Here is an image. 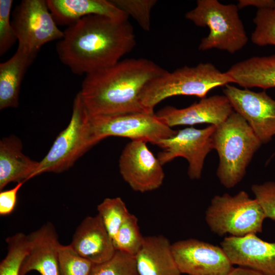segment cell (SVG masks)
Segmentation results:
<instances>
[{"label":"cell","instance_id":"1","mask_svg":"<svg viewBox=\"0 0 275 275\" xmlns=\"http://www.w3.org/2000/svg\"><path fill=\"white\" fill-rule=\"evenodd\" d=\"M136 43L128 20L90 15L68 26L56 50L73 73L86 75L116 64Z\"/></svg>","mask_w":275,"mask_h":275},{"label":"cell","instance_id":"2","mask_svg":"<svg viewBox=\"0 0 275 275\" xmlns=\"http://www.w3.org/2000/svg\"><path fill=\"white\" fill-rule=\"evenodd\" d=\"M166 71L147 59H126L86 75L79 92L90 115L146 112L140 95L149 82Z\"/></svg>","mask_w":275,"mask_h":275},{"label":"cell","instance_id":"3","mask_svg":"<svg viewBox=\"0 0 275 275\" xmlns=\"http://www.w3.org/2000/svg\"><path fill=\"white\" fill-rule=\"evenodd\" d=\"M212 141L219 158L217 177L224 187L232 188L244 177L262 143L246 121L234 111L216 126Z\"/></svg>","mask_w":275,"mask_h":275},{"label":"cell","instance_id":"4","mask_svg":"<svg viewBox=\"0 0 275 275\" xmlns=\"http://www.w3.org/2000/svg\"><path fill=\"white\" fill-rule=\"evenodd\" d=\"M231 82L226 72L210 63L185 66L172 72L166 70L149 82L140 95V102L146 111L154 113L155 106L167 98L185 95L204 98L213 89Z\"/></svg>","mask_w":275,"mask_h":275},{"label":"cell","instance_id":"5","mask_svg":"<svg viewBox=\"0 0 275 275\" xmlns=\"http://www.w3.org/2000/svg\"><path fill=\"white\" fill-rule=\"evenodd\" d=\"M234 4L224 5L217 0H198L185 18L200 27H207L209 33L201 39L198 49L225 50L234 53L242 49L249 39Z\"/></svg>","mask_w":275,"mask_h":275},{"label":"cell","instance_id":"6","mask_svg":"<svg viewBox=\"0 0 275 275\" xmlns=\"http://www.w3.org/2000/svg\"><path fill=\"white\" fill-rule=\"evenodd\" d=\"M266 218L257 200L244 190L234 196L216 195L205 212V220L210 230L222 236L243 237L262 231Z\"/></svg>","mask_w":275,"mask_h":275},{"label":"cell","instance_id":"7","mask_svg":"<svg viewBox=\"0 0 275 275\" xmlns=\"http://www.w3.org/2000/svg\"><path fill=\"white\" fill-rule=\"evenodd\" d=\"M93 146L89 114L78 92L73 101L68 126L59 134L48 153L39 161L33 177L44 173H60L68 170Z\"/></svg>","mask_w":275,"mask_h":275},{"label":"cell","instance_id":"8","mask_svg":"<svg viewBox=\"0 0 275 275\" xmlns=\"http://www.w3.org/2000/svg\"><path fill=\"white\" fill-rule=\"evenodd\" d=\"M93 144L111 136L141 140L152 144L173 136L177 130L164 124L154 113L147 112L92 116L89 114Z\"/></svg>","mask_w":275,"mask_h":275},{"label":"cell","instance_id":"9","mask_svg":"<svg viewBox=\"0 0 275 275\" xmlns=\"http://www.w3.org/2000/svg\"><path fill=\"white\" fill-rule=\"evenodd\" d=\"M12 18L18 48L35 58L44 44L64 37V31L58 28L46 1H21L14 10Z\"/></svg>","mask_w":275,"mask_h":275},{"label":"cell","instance_id":"10","mask_svg":"<svg viewBox=\"0 0 275 275\" xmlns=\"http://www.w3.org/2000/svg\"><path fill=\"white\" fill-rule=\"evenodd\" d=\"M215 128L213 125L202 129L187 127L178 131L172 137L160 140L155 145L162 150L157 157L163 166L177 157H183L188 163L189 178L200 179L205 159L213 149L212 135Z\"/></svg>","mask_w":275,"mask_h":275},{"label":"cell","instance_id":"11","mask_svg":"<svg viewBox=\"0 0 275 275\" xmlns=\"http://www.w3.org/2000/svg\"><path fill=\"white\" fill-rule=\"evenodd\" d=\"M144 140H131L123 149L119 160L120 174L132 190L145 193L162 184L163 165Z\"/></svg>","mask_w":275,"mask_h":275},{"label":"cell","instance_id":"12","mask_svg":"<svg viewBox=\"0 0 275 275\" xmlns=\"http://www.w3.org/2000/svg\"><path fill=\"white\" fill-rule=\"evenodd\" d=\"M234 111L248 123L262 144L275 135V99L265 91L255 92L227 84L223 89Z\"/></svg>","mask_w":275,"mask_h":275},{"label":"cell","instance_id":"13","mask_svg":"<svg viewBox=\"0 0 275 275\" xmlns=\"http://www.w3.org/2000/svg\"><path fill=\"white\" fill-rule=\"evenodd\" d=\"M172 250L181 273L228 275L234 268L222 248L196 239L176 241Z\"/></svg>","mask_w":275,"mask_h":275},{"label":"cell","instance_id":"14","mask_svg":"<svg viewBox=\"0 0 275 275\" xmlns=\"http://www.w3.org/2000/svg\"><path fill=\"white\" fill-rule=\"evenodd\" d=\"M233 111L225 95H214L202 98L199 102L185 108L167 106L155 114L160 121L171 128L201 123L217 126L226 121Z\"/></svg>","mask_w":275,"mask_h":275},{"label":"cell","instance_id":"15","mask_svg":"<svg viewBox=\"0 0 275 275\" xmlns=\"http://www.w3.org/2000/svg\"><path fill=\"white\" fill-rule=\"evenodd\" d=\"M221 245L233 265L265 275H275V242L265 241L256 234H250L226 237Z\"/></svg>","mask_w":275,"mask_h":275},{"label":"cell","instance_id":"16","mask_svg":"<svg viewBox=\"0 0 275 275\" xmlns=\"http://www.w3.org/2000/svg\"><path fill=\"white\" fill-rule=\"evenodd\" d=\"M29 250L19 275L36 270L40 275H60L59 250L60 243L53 225L49 222L28 235Z\"/></svg>","mask_w":275,"mask_h":275},{"label":"cell","instance_id":"17","mask_svg":"<svg viewBox=\"0 0 275 275\" xmlns=\"http://www.w3.org/2000/svg\"><path fill=\"white\" fill-rule=\"evenodd\" d=\"M70 245L78 254L94 264L109 260L116 252L113 239L98 214L82 221Z\"/></svg>","mask_w":275,"mask_h":275},{"label":"cell","instance_id":"18","mask_svg":"<svg viewBox=\"0 0 275 275\" xmlns=\"http://www.w3.org/2000/svg\"><path fill=\"white\" fill-rule=\"evenodd\" d=\"M46 3L57 24L69 26L90 15H102L120 20H128L129 17L111 1L47 0Z\"/></svg>","mask_w":275,"mask_h":275},{"label":"cell","instance_id":"19","mask_svg":"<svg viewBox=\"0 0 275 275\" xmlns=\"http://www.w3.org/2000/svg\"><path fill=\"white\" fill-rule=\"evenodd\" d=\"M139 275H181L175 261L172 244L162 235L145 236L134 256Z\"/></svg>","mask_w":275,"mask_h":275},{"label":"cell","instance_id":"20","mask_svg":"<svg viewBox=\"0 0 275 275\" xmlns=\"http://www.w3.org/2000/svg\"><path fill=\"white\" fill-rule=\"evenodd\" d=\"M22 143L15 135L0 141V190L11 182L27 181L33 178L39 161L22 152Z\"/></svg>","mask_w":275,"mask_h":275},{"label":"cell","instance_id":"21","mask_svg":"<svg viewBox=\"0 0 275 275\" xmlns=\"http://www.w3.org/2000/svg\"><path fill=\"white\" fill-rule=\"evenodd\" d=\"M226 73L232 83L245 89L275 88V54L254 56L237 62Z\"/></svg>","mask_w":275,"mask_h":275},{"label":"cell","instance_id":"22","mask_svg":"<svg viewBox=\"0 0 275 275\" xmlns=\"http://www.w3.org/2000/svg\"><path fill=\"white\" fill-rule=\"evenodd\" d=\"M35 58L17 48L7 61L0 64V109L16 108L23 76Z\"/></svg>","mask_w":275,"mask_h":275},{"label":"cell","instance_id":"23","mask_svg":"<svg viewBox=\"0 0 275 275\" xmlns=\"http://www.w3.org/2000/svg\"><path fill=\"white\" fill-rule=\"evenodd\" d=\"M144 238L140 232L138 218L130 213L113 241L116 251L135 256L141 250Z\"/></svg>","mask_w":275,"mask_h":275},{"label":"cell","instance_id":"24","mask_svg":"<svg viewBox=\"0 0 275 275\" xmlns=\"http://www.w3.org/2000/svg\"><path fill=\"white\" fill-rule=\"evenodd\" d=\"M100 216L112 239L129 214L125 203L120 197L107 198L97 206Z\"/></svg>","mask_w":275,"mask_h":275},{"label":"cell","instance_id":"25","mask_svg":"<svg viewBox=\"0 0 275 275\" xmlns=\"http://www.w3.org/2000/svg\"><path fill=\"white\" fill-rule=\"evenodd\" d=\"M255 28L252 33V42L259 46H275V12L273 9H258L253 18Z\"/></svg>","mask_w":275,"mask_h":275},{"label":"cell","instance_id":"26","mask_svg":"<svg viewBox=\"0 0 275 275\" xmlns=\"http://www.w3.org/2000/svg\"><path fill=\"white\" fill-rule=\"evenodd\" d=\"M60 275H90L94 264L78 254L70 244H60L59 250Z\"/></svg>","mask_w":275,"mask_h":275},{"label":"cell","instance_id":"27","mask_svg":"<svg viewBox=\"0 0 275 275\" xmlns=\"http://www.w3.org/2000/svg\"><path fill=\"white\" fill-rule=\"evenodd\" d=\"M90 275H139L134 256L116 251L109 260L95 264Z\"/></svg>","mask_w":275,"mask_h":275},{"label":"cell","instance_id":"28","mask_svg":"<svg viewBox=\"0 0 275 275\" xmlns=\"http://www.w3.org/2000/svg\"><path fill=\"white\" fill-rule=\"evenodd\" d=\"M117 7L128 16H131L145 31L151 28V13L157 3L156 0H113Z\"/></svg>","mask_w":275,"mask_h":275},{"label":"cell","instance_id":"29","mask_svg":"<svg viewBox=\"0 0 275 275\" xmlns=\"http://www.w3.org/2000/svg\"><path fill=\"white\" fill-rule=\"evenodd\" d=\"M12 0H0V56H3L17 40L10 21Z\"/></svg>","mask_w":275,"mask_h":275},{"label":"cell","instance_id":"30","mask_svg":"<svg viewBox=\"0 0 275 275\" xmlns=\"http://www.w3.org/2000/svg\"><path fill=\"white\" fill-rule=\"evenodd\" d=\"M251 189L265 217L275 221V181L254 184Z\"/></svg>","mask_w":275,"mask_h":275},{"label":"cell","instance_id":"31","mask_svg":"<svg viewBox=\"0 0 275 275\" xmlns=\"http://www.w3.org/2000/svg\"><path fill=\"white\" fill-rule=\"evenodd\" d=\"M25 181H22L13 188L1 191L0 193V215L7 216L14 210L17 200V193Z\"/></svg>","mask_w":275,"mask_h":275},{"label":"cell","instance_id":"32","mask_svg":"<svg viewBox=\"0 0 275 275\" xmlns=\"http://www.w3.org/2000/svg\"><path fill=\"white\" fill-rule=\"evenodd\" d=\"M237 7L239 9L252 6L261 9H274L275 8L274 0H239Z\"/></svg>","mask_w":275,"mask_h":275},{"label":"cell","instance_id":"33","mask_svg":"<svg viewBox=\"0 0 275 275\" xmlns=\"http://www.w3.org/2000/svg\"><path fill=\"white\" fill-rule=\"evenodd\" d=\"M228 275H265L253 269L243 267H239L233 268Z\"/></svg>","mask_w":275,"mask_h":275},{"label":"cell","instance_id":"34","mask_svg":"<svg viewBox=\"0 0 275 275\" xmlns=\"http://www.w3.org/2000/svg\"><path fill=\"white\" fill-rule=\"evenodd\" d=\"M273 10H274V12H275V8L273 9Z\"/></svg>","mask_w":275,"mask_h":275}]
</instances>
